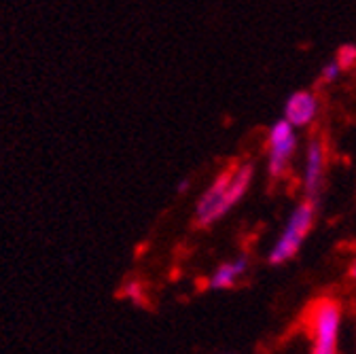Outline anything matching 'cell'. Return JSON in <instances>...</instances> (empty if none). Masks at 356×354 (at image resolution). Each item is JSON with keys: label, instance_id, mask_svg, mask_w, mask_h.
<instances>
[{"label": "cell", "instance_id": "7a4b0ae2", "mask_svg": "<svg viewBox=\"0 0 356 354\" xmlns=\"http://www.w3.org/2000/svg\"><path fill=\"white\" fill-rule=\"evenodd\" d=\"M307 333L312 337V352L314 354H333L339 344L341 329V305L331 297L314 301L307 309Z\"/></svg>", "mask_w": 356, "mask_h": 354}, {"label": "cell", "instance_id": "52a82bcc", "mask_svg": "<svg viewBox=\"0 0 356 354\" xmlns=\"http://www.w3.org/2000/svg\"><path fill=\"white\" fill-rule=\"evenodd\" d=\"M246 272H248V259L244 255L242 257H236L234 261H227V263H220L218 265V268L210 274L208 287L212 291L232 289Z\"/></svg>", "mask_w": 356, "mask_h": 354}, {"label": "cell", "instance_id": "8fae6325", "mask_svg": "<svg viewBox=\"0 0 356 354\" xmlns=\"http://www.w3.org/2000/svg\"><path fill=\"white\" fill-rule=\"evenodd\" d=\"M187 187H189V181H181V183H178V193H183V191H187Z\"/></svg>", "mask_w": 356, "mask_h": 354}, {"label": "cell", "instance_id": "5b68a950", "mask_svg": "<svg viewBox=\"0 0 356 354\" xmlns=\"http://www.w3.org/2000/svg\"><path fill=\"white\" fill-rule=\"evenodd\" d=\"M327 170V149L321 136L312 138L305 147V166H303V191L307 200H318L325 185Z\"/></svg>", "mask_w": 356, "mask_h": 354}, {"label": "cell", "instance_id": "ba28073f", "mask_svg": "<svg viewBox=\"0 0 356 354\" xmlns=\"http://www.w3.org/2000/svg\"><path fill=\"white\" fill-rule=\"evenodd\" d=\"M337 64L341 66V70H352L356 66V45H341L335 54Z\"/></svg>", "mask_w": 356, "mask_h": 354}, {"label": "cell", "instance_id": "277c9868", "mask_svg": "<svg viewBox=\"0 0 356 354\" xmlns=\"http://www.w3.org/2000/svg\"><path fill=\"white\" fill-rule=\"evenodd\" d=\"M295 149H297L295 127L282 117L267 131V172H270L272 179H280V176L286 174Z\"/></svg>", "mask_w": 356, "mask_h": 354}, {"label": "cell", "instance_id": "9c48e42d", "mask_svg": "<svg viewBox=\"0 0 356 354\" xmlns=\"http://www.w3.org/2000/svg\"><path fill=\"white\" fill-rule=\"evenodd\" d=\"M339 74H341V66L337 64V60H331V62H327V64L323 66V70H321V81H323V83H333V81H337Z\"/></svg>", "mask_w": 356, "mask_h": 354}, {"label": "cell", "instance_id": "8992f818", "mask_svg": "<svg viewBox=\"0 0 356 354\" xmlns=\"http://www.w3.org/2000/svg\"><path fill=\"white\" fill-rule=\"evenodd\" d=\"M318 98L314 92H307V90H301V92H295L286 98L284 102V119L295 127H307L312 121L316 119L318 115Z\"/></svg>", "mask_w": 356, "mask_h": 354}, {"label": "cell", "instance_id": "3957f363", "mask_svg": "<svg viewBox=\"0 0 356 354\" xmlns=\"http://www.w3.org/2000/svg\"><path fill=\"white\" fill-rule=\"evenodd\" d=\"M314 218H316V202L305 198L291 212L282 234L278 236L270 255H267V261H270L272 265H282V263L291 261L299 252L303 240L307 238L312 225H314Z\"/></svg>", "mask_w": 356, "mask_h": 354}, {"label": "cell", "instance_id": "6da1fadb", "mask_svg": "<svg viewBox=\"0 0 356 354\" xmlns=\"http://www.w3.org/2000/svg\"><path fill=\"white\" fill-rule=\"evenodd\" d=\"M254 176V166L250 161L232 163L214 176V181L202 193L195 206V225L210 227L218 218L225 216L248 191Z\"/></svg>", "mask_w": 356, "mask_h": 354}, {"label": "cell", "instance_id": "30bf717a", "mask_svg": "<svg viewBox=\"0 0 356 354\" xmlns=\"http://www.w3.org/2000/svg\"><path fill=\"white\" fill-rule=\"evenodd\" d=\"M348 276H350V278H352V280L356 282V259H354V261L350 263V270H348Z\"/></svg>", "mask_w": 356, "mask_h": 354}]
</instances>
